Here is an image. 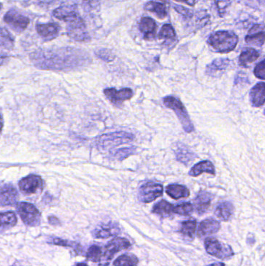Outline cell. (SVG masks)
<instances>
[{
  "label": "cell",
  "mask_w": 265,
  "mask_h": 266,
  "mask_svg": "<svg viewBox=\"0 0 265 266\" xmlns=\"http://www.w3.org/2000/svg\"><path fill=\"white\" fill-rule=\"evenodd\" d=\"M17 198V191L12 185H5L1 188V206H11L15 204Z\"/></svg>",
  "instance_id": "obj_19"
},
{
  "label": "cell",
  "mask_w": 265,
  "mask_h": 266,
  "mask_svg": "<svg viewBox=\"0 0 265 266\" xmlns=\"http://www.w3.org/2000/svg\"><path fill=\"white\" fill-rule=\"evenodd\" d=\"M176 1L185 2L187 5H191V6H193V5H195V4L196 3V0H176Z\"/></svg>",
  "instance_id": "obj_45"
},
{
  "label": "cell",
  "mask_w": 265,
  "mask_h": 266,
  "mask_svg": "<svg viewBox=\"0 0 265 266\" xmlns=\"http://www.w3.org/2000/svg\"><path fill=\"white\" fill-rule=\"evenodd\" d=\"M202 173H209L211 175H216V169L213 163L209 161H204L195 164L189 172L190 176L198 177Z\"/></svg>",
  "instance_id": "obj_25"
},
{
  "label": "cell",
  "mask_w": 265,
  "mask_h": 266,
  "mask_svg": "<svg viewBox=\"0 0 265 266\" xmlns=\"http://www.w3.org/2000/svg\"><path fill=\"white\" fill-rule=\"evenodd\" d=\"M132 152H134L133 149L132 148H124L121 149V150H118L117 151L116 154H115V157L117 158H119L120 160L121 159H125L126 157H128V156H130L132 154Z\"/></svg>",
  "instance_id": "obj_42"
},
{
  "label": "cell",
  "mask_w": 265,
  "mask_h": 266,
  "mask_svg": "<svg viewBox=\"0 0 265 266\" xmlns=\"http://www.w3.org/2000/svg\"><path fill=\"white\" fill-rule=\"evenodd\" d=\"M214 2L220 16H224V15L227 13V9L231 5V1L230 0H214Z\"/></svg>",
  "instance_id": "obj_36"
},
{
  "label": "cell",
  "mask_w": 265,
  "mask_h": 266,
  "mask_svg": "<svg viewBox=\"0 0 265 266\" xmlns=\"http://www.w3.org/2000/svg\"><path fill=\"white\" fill-rule=\"evenodd\" d=\"M220 224L214 219H207L201 222L198 230V236H206V235H214L220 229Z\"/></svg>",
  "instance_id": "obj_20"
},
{
  "label": "cell",
  "mask_w": 265,
  "mask_h": 266,
  "mask_svg": "<svg viewBox=\"0 0 265 266\" xmlns=\"http://www.w3.org/2000/svg\"><path fill=\"white\" fill-rule=\"evenodd\" d=\"M251 104L255 108L263 105L265 103V83H257L250 92Z\"/></svg>",
  "instance_id": "obj_17"
},
{
  "label": "cell",
  "mask_w": 265,
  "mask_h": 266,
  "mask_svg": "<svg viewBox=\"0 0 265 266\" xmlns=\"http://www.w3.org/2000/svg\"><path fill=\"white\" fill-rule=\"evenodd\" d=\"M194 206L192 203H183L174 207V214L181 216H190L193 213Z\"/></svg>",
  "instance_id": "obj_34"
},
{
  "label": "cell",
  "mask_w": 265,
  "mask_h": 266,
  "mask_svg": "<svg viewBox=\"0 0 265 266\" xmlns=\"http://www.w3.org/2000/svg\"><path fill=\"white\" fill-rule=\"evenodd\" d=\"M254 72H255L256 77L259 78V79H265V59L259 62L255 66Z\"/></svg>",
  "instance_id": "obj_40"
},
{
  "label": "cell",
  "mask_w": 265,
  "mask_h": 266,
  "mask_svg": "<svg viewBox=\"0 0 265 266\" xmlns=\"http://www.w3.org/2000/svg\"><path fill=\"white\" fill-rule=\"evenodd\" d=\"M139 28L142 34H144L145 39L152 40L154 38L156 30V23L154 19L150 17L142 18Z\"/></svg>",
  "instance_id": "obj_23"
},
{
  "label": "cell",
  "mask_w": 265,
  "mask_h": 266,
  "mask_svg": "<svg viewBox=\"0 0 265 266\" xmlns=\"http://www.w3.org/2000/svg\"><path fill=\"white\" fill-rule=\"evenodd\" d=\"M96 55L98 58L105 62H111L114 59V55L112 51L107 49H99L96 51Z\"/></svg>",
  "instance_id": "obj_39"
},
{
  "label": "cell",
  "mask_w": 265,
  "mask_h": 266,
  "mask_svg": "<svg viewBox=\"0 0 265 266\" xmlns=\"http://www.w3.org/2000/svg\"><path fill=\"white\" fill-rule=\"evenodd\" d=\"M53 16L68 23L76 21V19L80 18L78 14L76 6L72 5H62L57 8L53 11Z\"/></svg>",
  "instance_id": "obj_13"
},
{
  "label": "cell",
  "mask_w": 265,
  "mask_h": 266,
  "mask_svg": "<svg viewBox=\"0 0 265 266\" xmlns=\"http://www.w3.org/2000/svg\"><path fill=\"white\" fill-rule=\"evenodd\" d=\"M32 61L41 69H62L79 65L86 62L82 51L73 48H60L37 51L31 55Z\"/></svg>",
  "instance_id": "obj_1"
},
{
  "label": "cell",
  "mask_w": 265,
  "mask_h": 266,
  "mask_svg": "<svg viewBox=\"0 0 265 266\" xmlns=\"http://www.w3.org/2000/svg\"><path fill=\"white\" fill-rule=\"evenodd\" d=\"M164 104L167 108L173 110L175 112L185 132L190 133L195 130L193 124L188 115V111L179 99L174 96H167L164 98Z\"/></svg>",
  "instance_id": "obj_3"
},
{
  "label": "cell",
  "mask_w": 265,
  "mask_h": 266,
  "mask_svg": "<svg viewBox=\"0 0 265 266\" xmlns=\"http://www.w3.org/2000/svg\"><path fill=\"white\" fill-rule=\"evenodd\" d=\"M234 214V206L230 202H223L220 203L216 209V217L223 221H230Z\"/></svg>",
  "instance_id": "obj_24"
},
{
  "label": "cell",
  "mask_w": 265,
  "mask_h": 266,
  "mask_svg": "<svg viewBox=\"0 0 265 266\" xmlns=\"http://www.w3.org/2000/svg\"><path fill=\"white\" fill-rule=\"evenodd\" d=\"M138 260L135 256L124 255L120 256L114 263V266H135Z\"/></svg>",
  "instance_id": "obj_33"
},
{
  "label": "cell",
  "mask_w": 265,
  "mask_h": 266,
  "mask_svg": "<svg viewBox=\"0 0 265 266\" xmlns=\"http://www.w3.org/2000/svg\"><path fill=\"white\" fill-rule=\"evenodd\" d=\"M134 139V136L125 132H113L103 135L97 139V145L103 148H111L119 145L129 143Z\"/></svg>",
  "instance_id": "obj_5"
},
{
  "label": "cell",
  "mask_w": 265,
  "mask_h": 266,
  "mask_svg": "<svg viewBox=\"0 0 265 266\" xmlns=\"http://www.w3.org/2000/svg\"><path fill=\"white\" fill-rule=\"evenodd\" d=\"M260 56V54L257 50L252 48H247L243 50L239 58V64L243 67H248L253 63Z\"/></svg>",
  "instance_id": "obj_26"
},
{
  "label": "cell",
  "mask_w": 265,
  "mask_h": 266,
  "mask_svg": "<svg viewBox=\"0 0 265 266\" xmlns=\"http://www.w3.org/2000/svg\"><path fill=\"white\" fill-rule=\"evenodd\" d=\"M17 223V218L14 213L6 212L1 214V229H8L12 228Z\"/></svg>",
  "instance_id": "obj_30"
},
{
  "label": "cell",
  "mask_w": 265,
  "mask_h": 266,
  "mask_svg": "<svg viewBox=\"0 0 265 266\" xmlns=\"http://www.w3.org/2000/svg\"><path fill=\"white\" fill-rule=\"evenodd\" d=\"M120 233V228L118 224L114 223L102 224L98 228L93 231V235L97 239H105L110 237L118 235Z\"/></svg>",
  "instance_id": "obj_15"
},
{
  "label": "cell",
  "mask_w": 265,
  "mask_h": 266,
  "mask_svg": "<svg viewBox=\"0 0 265 266\" xmlns=\"http://www.w3.org/2000/svg\"><path fill=\"white\" fill-rule=\"evenodd\" d=\"M258 2H261V3H265V0H258Z\"/></svg>",
  "instance_id": "obj_49"
},
{
  "label": "cell",
  "mask_w": 265,
  "mask_h": 266,
  "mask_svg": "<svg viewBox=\"0 0 265 266\" xmlns=\"http://www.w3.org/2000/svg\"><path fill=\"white\" fill-rule=\"evenodd\" d=\"M212 200H213V196L210 193L206 191H201L195 199V210L197 213L200 215L206 213L210 207Z\"/></svg>",
  "instance_id": "obj_18"
},
{
  "label": "cell",
  "mask_w": 265,
  "mask_h": 266,
  "mask_svg": "<svg viewBox=\"0 0 265 266\" xmlns=\"http://www.w3.org/2000/svg\"><path fill=\"white\" fill-rule=\"evenodd\" d=\"M131 245L127 239L122 238H115L106 246L104 252V261L109 263L110 260L114 257V255L130 248Z\"/></svg>",
  "instance_id": "obj_11"
},
{
  "label": "cell",
  "mask_w": 265,
  "mask_h": 266,
  "mask_svg": "<svg viewBox=\"0 0 265 266\" xmlns=\"http://www.w3.org/2000/svg\"><path fill=\"white\" fill-rule=\"evenodd\" d=\"M174 9L177 12H179L180 14L182 15L185 18H192L193 16V11L190 10L187 8L183 7L181 5H174Z\"/></svg>",
  "instance_id": "obj_41"
},
{
  "label": "cell",
  "mask_w": 265,
  "mask_h": 266,
  "mask_svg": "<svg viewBox=\"0 0 265 266\" xmlns=\"http://www.w3.org/2000/svg\"><path fill=\"white\" fill-rule=\"evenodd\" d=\"M67 34L76 41H88L90 40V35L86 30V25L81 17L76 19V21L68 23Z\"/></svg>",
  "instance_id": "obj_9"
},
{
  "label": "cell",
  "mask_w": 265,
  "mask_h": 266,
  "mask_svg": "<svg viewBox=\"0 0 265 266\" xmlns=\"http://www.w3.org/2000/svg\"></svg>",
  "instance_id": "obj_50"
},
{
  "label": "cell",
  "mask_w": 265,
  "mask_h": 266,
  "mask_svg": "<svg viewBox=\"0 0 265 266\" xmlns=\"http://www.w3.org/2000/svg\"><path fill=\"white\" fill-rule=\"evenodd\" d=\"M238 41L239 39L234 32L219 30L210 34L208 44L216 52L227 53L235 49Z\"/></svg>",
  "instance_id": "obj_2"
},
{
  "label": "cell",
  "mask_w": 265,
  "mask_h": 266,
  "mask_svg": "<svg viewBox=\"0 0 265 266\" xmlns=\"http://www.w3.org/2000/svg\"><path fill=\"white\" fill-rule=\"evenodd\" d=\"M51 244L55 245H59V246H63V247H71L73 248L75 250H81L82 248L79 247V245H76L74 242H69V241L62 240L60 238H54L51 242Z\"/></svg>",
  "instance_id": "obj_38"
},
{
  "label": "cell",
  "mask_w": 265,
  "mask_h": 266,
  "mask_svg": "<svg viewBox=\"0 0 265 266\" xmlns=\"http://www.w3.org/2000/svg\"><path fill=\"white\" fill-rule=\"evenodd\" d=\"M48 221H49L50 224H52V225H58V224H59V221H58L56 217H49V218H48Z\"/></svg>",
  "instance_id": "obj_46"
},
{
  "label": "cell",
  "mask_w": 265,
  "mask_h": 266,
  "mask_svg": "<svg viewBox=\"0 0 265 266\" xmlns=\"http://www.w3.org/2000/svg\"><path fill=\"white\" fill-rule=\"evenodd\" d=\"M197 222L195 219H190L183 222L181 227V235L188 241H193L196 233Z\"/></svg>",
  "instance_id": "obj_27"
},
{
  "label": "cell",
  "mask_w": 265,
  "mask_h": 266,
  "mask_svg": "<svg viewBox=\"0 0 265 266\" xmlns=\"http://www.w3.org/2000/svg\"><path fill=\"white\" fill-rule=\"evenodd\" d=\"M44 185L42 178L35 175H29L19 182V188L23 193L33 194L42 189Z\"/></svg>",
  "instance_id": "obj_10"
},
{
  "label": "cell",
  "mask_w": 265,
  "mask_h": 266,
  "mask_svg": "<svg viewBox=\"0 0 265 266\" xmlns=\"http://www.w3.org/2000/svg\"><path fill=\"white\" fill-rule=\"evenodd\" d=\"M159 38L165 40V43L172 42L176 40V33L171 24H164L159 33Z\"/></svg>",
  "instance_id": "obj_31"
},
{
  "label": "cell",
  "mask_w": 265,
  "mask_h": 266,
  "mask_svg": "<svg viewBox=\"0 0 265 266\" xmlns=\"http://www.w3.org/2000/svg\"><path fill=\"white\" fill-rule=\"evenodd\" d=\"M104 94L112 104L119 105L125 101H128L133 96V91L130 88H124L120 90H116L114 88L105 89Z\"/></svg>",
  "instance_id": "obj_12"
},
{
  "label": "cell",
  "mask_w": 265,
  "mask_h": 266,
  "mask_svg": "<svg viewBox=\"0 0 265 266\" xmlns=\"http://www.w3.org/2000/svg\"><path fill=\"white\" fill-rule=\"evenodd\" d=\"M209 266H225V265L222 263H213V264L209 265Z\"/></svg>",
  "instance_id": "obj_47"
},
{
  "label": "cell",
  "mask_w": 265,
  "mask_h": 266,
  "mask_svg": "<svg viewBox=\"0 0 265 266\" xmlns=\"http://www.w3.org/2000/svg\"><path fill=\"white\" fill-rule=\"evenodd\" d=\"M1 44L5 48H12L13 47V39L7 30L2 28L1 30Z\"/></svg>",
  "instance_id": "obj_35"
},
{
  "label": "cell",
  "mask_w": 265,
  "mask_h": 266,
  "mask_svg": "<svg viewBox=\"0 0 265 266\" xmlns=\"http://www.w3.org/2000/svg\"><path fill=\"white\" fill-rule=\"evenodd\" d=\"M248 44L261 47L265 42V24H255L245 37Z\"/></svg>",
  "instance_id": "obj_14"
},
{
  "label": "cell",
  "mask_w": 265,
  "mask_h": 266,
  "mask_svg": "<svg viewBox=\"0 0 265 266\" xmlns=\"http://www.w3.org/2000/svg\"><path fill=\"white\" fill-rule=\"evenodd\" d=\"M176 154H177V158H178V161L185 163V164L192 161L193 159L192 158L193 155H192V153L185 148L179 149Z\"/></svg>",
  "instance_id": "obj_37"
},
{
  "label": "cell",
  "mask_w": 265,
  "mask_h": 266,
  "mask_svg": "<svg viewBox=\"0 0 265 266\" xmlns=\"http://www.w3.org/2000/svg\"><path fill=\"white\" fill-rule=\"evenodd\" d=\"M40 5H50L55 3L58 0H37Z\"/></svg>",
  "instance_id": "obj_44"
},
{
  "label": "cell",
  "mask_w": 265,
  "mask_h": 266,
  "mask_svg": "<svg viewBox=\"0 0 265 266\" xmlns=\"http://www.w3.org/2000/svg\"><path fill=\"white\" fill-rule=\"evenodd\" d=\"M86 258L90 261L100 263L104 258V252L98 245H93L88 250Z\"/></svg>",
  "instance_id": "obj_32"
},
{
  "label": "cell",
  "mask_w": 265,
  "mask_h": 266,
  "mask_svg": "<svg viewBox=\"0 0 265 266\" xmlns=\"http://www.w3.org/2000/svg\"><path fill=\"white\" fill-rule=\"evenodd\" d=\"M168 196L174 199L181 198H188L190 196V192L188 188L181 185H170L166 189Z\"/></svg>",
  "instance_id": "obj_28"
},
{
  "label": "cell",
  "mask_w": 265,
  "mask_h": 266,
  "mask_svg": "<svg viewBox=\"0 0 265 266\" xmlns=\"http://www.w3.org/2000/svg\"><path fill=\"white\" fill-rule=\"evenodd\" d=\"M100 2V0H83V4L88 9H93L97 6Z\"/></svg>",
  "instance_id": "obj_43"
},
{
  "label": "cell",
  "mask_w": 265,
  "mask_h": 266,
  "mask_svg": "<svg viewBox=\"0 0 265 266\" xmlns=\"http://www.w3.org/2000/svg\"><path fill=\"white\" fill-rule=\"evenodd\" d=\"M4 20L16 32H22L28 26L30 19L14 9H10L4 16Z\"/></svg>",
  "instance_id": "obj_8"
},
{
  "label": "cell",
  "mask_w": 265,
  "mask_h": 266,
  "mask_svg": "<svg viewBox=\"0 0 265 266\" xmlns=\"http://www.w3.org/2000/svg\"><path fill=\"white\" fill-rule=\"evenodd\" d=\"M153 213L162 217H171L173 214H174V206L166 200H162L155 205Z\"/></svg>",
  "instance_id": "obj_29"
},
{
  "label": "cell",
  "mask_w": 265,
  "mask_h": 266,
  "mask_svg": "<svg viewBox=\"0 0 265 266\" xmlns=\"http://www.w3.org/2000/svg\"><path fill=\"white\" fill-rule=\"evenodd\" d=\"M36 29L39 35L47 40L55 38L59 33V26L54 23H39L36 26Z\"/></svg>",
  "instance_id": "obj_21"
},
{
  "label": "cell",
  "mask_w": 265,
  "mask_h": 266,
  "mask_svg": "<svg viewBox=\"0 0 265 266\" xmlns=\"http://www.w3.org/2000/svg\"><path fill=\"white\" fill-rule=\"evenodd\" d=\"M228 58H217L211 62L206 67V74L210 76H220L227 70L230 65Z\"/></svg>",
  "instance_id": "obj_16"
},
{
  "label": "cell",
  "mask_w": 265,
  "mask_h": 266,
  "mask_svg": "<svg viewBox=\"0 0 265 266\" xmlns=\"http://www.w3.org/2000/svg\"><path fill=\"white\" fill-rule=\"evenodd\" d=\"M164 192L163 185L154 182H148L141 186L139 189V200L142 203H149L160 197Z\"/></svg>",
  "instance_id": "obj_7"
},
{
  "label": "cell",
  "mask_w": 265,
  "mask_h": 266,
  "mask_svg": "<svg viewBox=\"0 0 265 266\" xmlns=\"http://www.w3.org/2000/svg\"><path fill=\"white\" fill-rule=\"evenodd\" d=\"M205 247L209 255L223 260L230 259L234 255V251L230 245L222 243L216 238H209L206 239Z\"/></svg>",
  "instance_id": "obj_4"
},
{
  "label": "cell",
  "mask_w": 265,
  "mask_h": 266,
  "mask_svg": "<svg viewBox=\"0 0 265 266\" xmlns=\"http://www.w3.org/2000/svg\"><path fill=\"white\" fill-rule=\"evenodd\" d=\"M18 214L23 222L29 227H35L40 222V214L35 206L28 203H19L16 206Z\"/></svg>",
  "instance_id": "obj_6"
},
{
  "label": "cell",
  "mask_w": 265,
  "mask_h": 266,
  "mask_svg": "<svg viewBox=\"0 0 265 266\" xmlns=\"http://www.w3.org/2000/svg\"><path fill=\"white\" fill-rule=\"evenodd\" d=\"M160 2L151 1L146 3V10L154 12L156 16L160 19H164L167 16V4H169L168 0H158Z\"/></svg>",
  "instance_id": "obj_22"
},
{
  "label": "cell",
  "mask_w": 265,
  "mask_h": 266,
  "mask_svg": "<svg viewBox=\"0 0 265 266\" xmlns=\"http://www.w3.org/2000/svg\"><path fill=\"white\" fill-rule=\"evenodd\" d=\"M76 266H88L86 263H78Z\"/></svg>",
  "instance_id": "obj_48"
}]
</instances>
